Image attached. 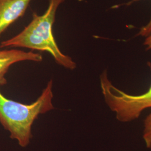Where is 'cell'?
<instances>
[{
  "instance_id": "7",
  "label": "cell",
  "mask_w": 151,
  "mask_h": 151,
  "mask_svg": "<svg viewBox=\"0 0 151 151\" xmlns=\"http://www.w3.org/2000/svg\"><path fill=\"white\" fill-rule=\"evenodd\" d=\"M141 0H131L130 2H129L127 5H130L132 4L134 2H138ZM151 34V18L150 20L146 24V25L142 27L140 29L139 32L138 33L137 35L138 36H141L143 37L146 38L147 37L149 36Z\"/></svg>"
},
{
  "instance_id": "4",
  "label": "cell",
  "mask_w": 151,
  "mask_h": 151,
  "mask_svg": "<svg viewBox=\"0 0 151 151\" xmlns=\"http://www.w3.org/2000/svg\"><path fill=\"white\" fill-rule=\"evenodd\" d=\"M43 60L41 54L32 51L25 52L17 49L0 50V86L6 84V74L12 65L22 61L40 62Z\"/></svg>"
},
{
  "instance_id": "6",
  "label": "cell",
  "mask_w": 151,
  "mask_h": 151,
  "mask_svg": "<svg viewBox=\"0 0 151 151\" xmlns=\"http://www.w3.org/2000/svg\"><path fill=\"white\" fill-rule=\"evenodd\" d=\"M143 138L146 147L148 149L151 148V113L147 116L144 120Z\"/></svg>"
},
{
  "instance_id": "8",
  "label": "cell",
  "mask_w": 151,
  "mask_h": 151,
  "mask_svg": "<svg viewBox=\"0 0 151 151\" xmlns=\"http://www.w3.org/2000/svg\"><path fill=\"white\" fill-rule=\"evenodd\" d=\"M143 45L146 47V50H151V34L146 37Z\"/></svg>"
},
{
  "instance_id": "3",
  "label": "cell",
  "mask_w": 151,
  "mask_h": 151,
  "mask_svg": "<svg viewBox=\"0 0 151 151\" xmlns=\"http://www.w3.org/2000/svg\"><path fill=\"white\" fill-rule=\"evenodd\" d=\"M151 71V63H148ZM101 91L106 104L116 114V119L127 123L138 119L142 113L151 108V84L145 92L132 95L115 86L108 78L107 70L103 71L100 77Z\"/></svg>"
},
{
  "instance_id": "1",
  "label": "cell",
  "mask_w": 151,
  "mask_h": 151,
  "mask_svg": "<svg viewBox=\"0 0 151 151\" xmlns=\"http://www.w3.org/2000/svg\"><path fill=\"white\" fill-rule=\"evenodd\" d=\"M65 1L49 0L48 7L43 15L33 13L32 20L27 26L18 34L2 42L0 48H25L47 52L58 65L70 70H75L76 63L61 52L53 32L57 11Z\"/></svg>"
},
{
  "instance_id": "5",
  "label": "cell",
  "mask_w": 151,
  "mask_h": 151,
  "mask_svg": "<svg viewBox=\"0 0 151 151\" xmlns=\"http://www.w3.org/2000/svg\"><path fill=\"white\" fill-rule=\"evenodd\" d=\"M32 0H0V37L23 16Z\"/></svg>"
},
{
  "instance_id": "2",
  "label": "cell",
  "mask_w": 151,
  "mask_h": 151,
  "mask_svg": "<svg viewBox=\"0 0 151 151\" xmlns=\"http://www.w3.org/2000/svg\"><path fill=\"white\" fill-rule=\"evenodd\" d=\"M53 81L48 82L34 102L24 104L6 98L0 90V123L12 139L22 147H27L32 138V127L40 114L53 110Z\"/></svg>"
}]
</instances>
